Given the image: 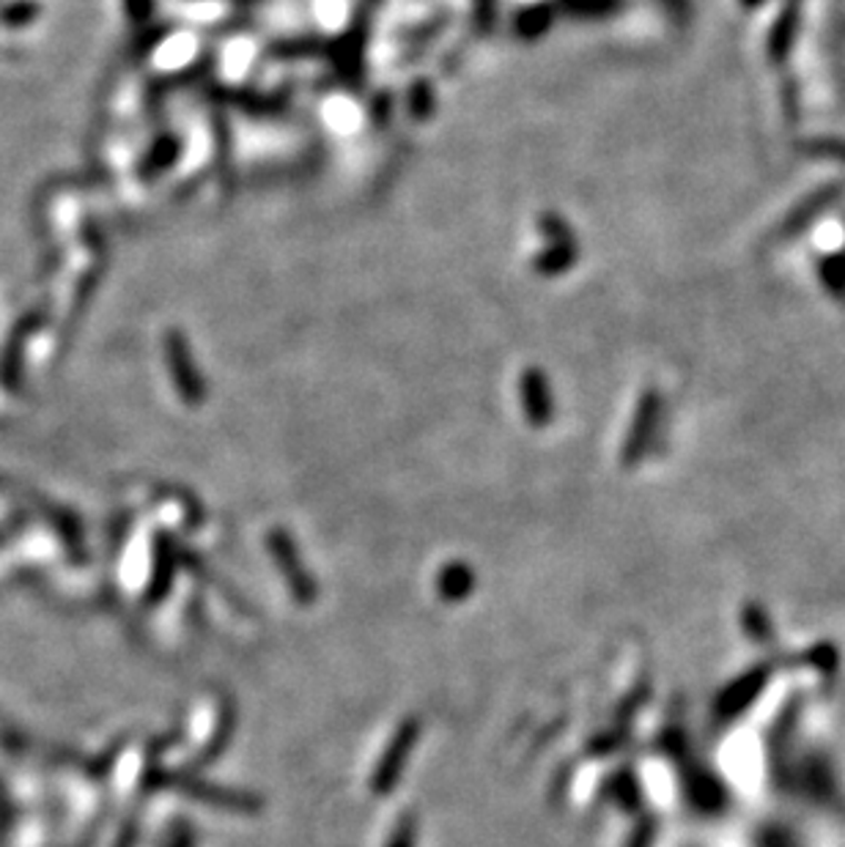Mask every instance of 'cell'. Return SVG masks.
Listing matches in <instances>:
<instances>
[{
  "label": "cell",
  "instance_id": "3",
  "mask_svg": "<svg viewBox=\"0 0 845 847\" xmlns=\"http://www.w3.org/2000/svg\"><path fill=\"white\" fill-rule=\"evenodd\" d=\"M440 595L447 601H459L464 598V595H470V587H472V574L470 568H464V565H447L445 571L440 574Z\"/></svg>",
  "mask_w": 845,
  "mask_h": 847
},
{
  "label": "cell",
  "instance_id": "2",
  "mask_svg": "<svg viewBox=\"0 0 845 847\" xmlns=\"http://www.w3.org/2000/svg\"><path fill=\"white\" fill-rule=\"evenodd\" d=\"M272 552H275L278 563L283 565L281 571H283L285 579H289L291 589H294L296 598H300L302 604H308V601L316 598V587H313L311 579H308L305 571L300 568V559H296V554H294V548H291V543L283 541V537L278 535L275 541H272Z\"/></svg>",
  "mask_w": 845,
  "mask_h": 847
},
{
  "label": "cell",
  "instance_id": "1",
  "mask_svg": "<svg viewBox=\"0 0 845 847\" xmlns=\"http://www.w3.org/2000/svg\"><path fill=\"white\" fill-rule=\"evenodd\" d=\"M415 738H418V722L415 718H410V722L401 724V729L395 733V738L390 740L388 752H384L382 763H379L374 779H371V790L376 793V796H388L390 790L395 787V782H399L401 770H404L406 759H410V752L412 746H415Z\"/></svg>",
  "mask_w": 845,
  "mask_h": 847
},
{
  "label": "cell",
  "instance_id": "4",
  "mask_svg": "<svg viewBox=\"0 0 845 847\" xmlns=\"http://www.w3.org/2000/svg\"><path fill=\"white\" fill-rule=\"evenodd\" d=\"M412 843H415V823H412V817H404L395 828L390 847H412Z\"/></svg>",
  "mask_w": 845,
  "mask_h": 847
}]
</instances>
